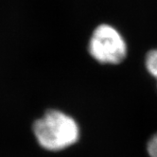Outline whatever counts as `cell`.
<instances>
[{
	"instance_id": "6da1fadb",
	"label": "cell",
	"mask_w": 157,
	"mask_h": 157,
	"mask_svg": "<svg viewBox=\"0 0 157 157\" xmlns=\"http://www.w3.org/2000/svg\"><path fill=\"white\" fill-rule=\"evenodd\" d=\"M33 133L42 148L59 151L78 142L80 128L72 117L51 109L33 123Z\"/></svg>"
},
{
	"instance_id": "7a4b0ae2",
	"label": "cell",
	"mask_w": 157,
	"mask_h": 157,
	"mask_svg": "<svg viewBox=\"0 0 157 157\" xmlns=\"http://www.w3.org/2000/svg\"><path fill=\"white\" fill-rule=\"evenodd\" d=\"M88 51L100 63L118 64L127 55V44L113 26L102 24L98 26L89 40Z\"/></svg>"
},
{
	"instance_id": "3957f363",
	"label": "cell",
	"mask_w": 157,
	"mask_h": 157,
	"mask_svg": "<svg viewBox=\"0 0 157 157\" xmlns=\"http://www.w3.org/2000/svg\"><path fill=\"white\" fill-rule=\"evenodd\" d=\"M146 68L148 72L157 80V49H152L146 55Z\"/></svg>"
},
{
	"instance_id": "277c9868",
	"label": "cell",
	"mask_w": 157,
	"mask_h": 157,
	"mask_svg": "<svg viewBox=\"0 0 157 157\" xmlns=\"http://www.w3.org/2000/svg\"><path fill=\"white\" fill-rule=\"evenodd\" d=\"M147 150L151 157H157V133L152 136L148 142Z\"/></svg>"
}]
</instances>
